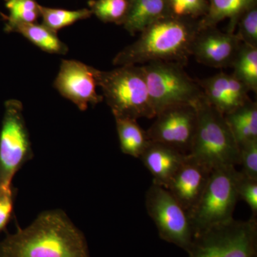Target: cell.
Instances as JSON below:
<instances>
[{
    "label": "cell",
    "instance_id": "6da1fadb",
    "mask_svg": "<svg viewBox=\"0 0 257 257\" xmlns=\"http://www.w3.org/2000/svg\"><path fill=\"white\" fill-rule=\"evenodd\" d=\"M0 257H91L85 236L60 209L45 211L0 242Z\"/></svg>",
    "mask_w": 257,
    "mask_h": 257
},
{
    "label": "cell",
    "instance_id": "7a4b0ae2",
    "mask_svg": "<svg viewBox=\"0 0 257 257\" xmlns=\"http://www.w3.org/2000/svg\"><path fill=\"white\" fill-rule=\"evenodd\" d=\"M199 31V20L167 16L140 32L137 41L125 47L112 61L116 66L165 61L184 66Z\"/></svg>",
    "mask_w": 257,
    "mask_h": 257
},
{
    "label": "cell",
    "instance_id": "3957f363",
    "mask_svg": "<svg viewBox=\"0 0 257 257\" xmlns=\"http://www.w3.org/2000/svg\"><path fill=\"white\" fill-rule=\"evenodd\" d=\"M96 81L114 118L152 119V106L143 66H119L111 71L96 69Z\"/></svg>",
    "mask_w": 257,
    "mask_h": 257
},
{
    "label": "cell",
    "instance_id": "277c9868",
    "mask_svg": "<svg viewBox=\"0 0 257 257\" xmlns=\"http://www.w3.org/2000/svg\"><path fill=\"white\" fill-rule=\"evenodd\" d=\"M197 126L189 155L211 170L239 165V148L224 115L204 96L197 104Z\"/></svg>",
    "mask_w": 257,
    "mask_h": 257
},
{
    "label": "cell",
    "instance_id": "5b68a950",
    "mask_svg": "<svg viewBox=\"0 0 257 257\" xmlns=\"http://www.w3.org/2000/svg\"><path fill=\"white\" fill-rule=\"evenodd\" d=\"M189 257H257V221L231 220L196 235Z\"/></svg>",
    "mask_w": 257,
    "mask_h": 257
},
{
    "label": "cell",
    "instance_id": "8992f818",
    "mask_svg": "<svg viewBox=\"0 0 257 257\" xmlns=\"http://www.w3.org/2000/svg\"><path fill=\"white\" fill-rule=\"evenodd\" d=\"M238 171L234 166L214 169L202 197L189 212L194 236L233 219L236 203Z\"/></svg>",
    "mask_w": 257,
    "mask_h": 257
},
{
    "label": "cell",
    "instance_id": "52a82bcc",
    "mask_svg": "<svg viewBox=\"0 0 257 257\" xmlns=\"http://www.w3.org/2000/svg\"><path fill=\"white\" fill-rule=\"evenodd\" d=\"M143 67L156 115L172 106L196 105L204 96L197 81L189 77L182 64L154 61Z\"/></svg>",
    "mask_w": 257,
    "mask_h": 257
},
{
    "label": "cell",
    "instance_id": "ba28073f",
    "mask_svg": "<svg viewBox=\"0 0 257 257\" xmlns=\"http://www.w3.org/2000/svg\"><path fill=\"white\" fill-rule=\"evenodd\" d=\"M34 157L21 101H5L0 130V188L13 185L17 172Z\"/></svg>",
    "mask_w": 257,
    "mask_h": 257
},
{
    "label": "cell",
    "instance_id": "9c48e42d",
    "mask_svg": "<svg viewBox=\"0 0 257 257\" xmlns=\"http://www.w3.org/2000/svg\"><path fill=\"white\" fill-rule=\"evenodd\" d=\"M145 205L161 239L187 252L194 239V231L188 212L170 191L152 183L146 193Z\"/></svg>",
    "mask_w": 257,
    "mask_h": 257
},
{
    "label": "cell",
    "instance_id": "30bf717a",
    "mask_svg": "<svg viewBox=\"0 0 257 257\" xmlns=\"http://www.w3.org/2000/svg\"><path fill=\"white\" fill-rule=\"evenodd\" d=\"M147 133L152 142L164 144L189 155L197 126L195 105L179 104L166 108L156 115Z\"/></svg>",
    "mask_w": 257,
    "mask_h": 257
},
{
    "label": "cell",
    "instance_id": "8fae6325",
    "mask_svg": "<svg viewBox=\"0 0 257 257\" xmlns=\"http://www.w3.org/2000/svg\"><path fill=\"white\" fill-rule=\"evenodd\" d=\"M96 69L79 61L62 60L54 87L79 110L85 111L89 104L95 106L104 99L96 92Z\"/></svg>",
    "mask_w": 257,
    "mask_h": 257
},
{
    "label": "cell",
    "instance_id": "7c38bea8",
    "mask_svg": "<svg viewBox=\"0 0 257 257\" xmlns=\"http://www.w3.org/2000/svg\"><path fill=\"white\" fill-rule=\"evenodd\" d=\"M241 42L236 33L216 27L199 30L191 46V55L199 63L214 68L231 67Z\"/></svg>",
    "mask_w": 257,
    "mask_h": 257
},
{
    "label": "cell",
    "instance_id": "4fadbf2b",
    "mask_svg": "<svg viewBox=\"0 0 257 257\" xmlns=\"http://www.w3.org/2000/svg\"><path fill=\"white\" fill-rule=\"evenodd\" d=\"M211 172L208 166L187 155L171 181L167 189L188 214L202 197Z\"/></svg>",
    "mask_w": 257,
    "mask_h": 257
},
{
    "label": "cell",
    "instance_id": "5bb4252c",
    "mask_svg": "<svg viewBox=\"0 0 257 257\" xmlns=\"http://www.w3.org/2000/svg\"><path fill=\"white\" fill-rule=\"evenodd\" d=\"M204 99L222 114H226L244 104L249 89L233 74L219 73L197 80Z\"/></svg>",
    "mask_w": 257,
    "mask_h": 257
},
{
    "label": "cell",
    "instance_id": "9a60e30c",
    "mask_svg": "<svg viewBox=\"0 0 257 257\" xmlns=\"http://www.w3.org/2000/svg\"><path fill=\"white\" fill-rule=\"evenodd\" d=\"M187 156L172 147L151 141L140 159L153 177V183L167 189Z\"/></svg>",
    "mask_w": 257,
    "mask_h": 257
},
{
    "label": "cell",
    "instance_id": "2e32d148",
    "mask_svg": "<svg viewBox=\"0 0 257 257\" xmlns=\"http://www.w3.org/2000/svg\"><path fill=\"white\" fill-rule=\"evenodd\" d=\"M123 27L131 35L140 33L160 19L170 16L167 0H128Z\"/></svg>",
    "mask_w": 257,
    "mask_h": 257
},
{
    "label": "cell",
    "instance_id": "e0dca14e",
    "mask_svg": "<svg viewBox=\"0 0 257 257\" xmlns=\"http://www.w3.org/2000/svg\"><path fill=\"white\" fill-rule=\"evenodd\" d=\"M209 8L205 16L199 20V30L216 27L219 23L229 19L228 32L234 33L238 20L241 15L257 5V0H208Z\"/></svg>",
    "mask_w": 257,
    "mask_h": 257
},
{
    "label": "cell",
    "instance_id": "ac0fdd59",
    "mask_svg": "<svg viewBox=\"0 0 257 257\" xmlns=\"http://www.w3.org/2000/svg\"><path fill=\"white\" fill-rule=\"evenodd\" d=\"M224 117L239 148L257 140V104L251 99Z\"/></svg>",
    "mask_w": 257,
    "mask_h": 257
},
{
    "label": "cell",
    "instance_id": "d6986e66",
    "mask_svg": "<svg viewBox=\"0 0 257 257\" xmlns=\"http://www.w3.org/2000/svg\"><path fill=\"white\" fill-rule=\"evenodd\" d=\"M7 33L17 32L29 41L48 53L64 55L68 47L57 37V32L52 31L42 24L23 23L5 28Z\"/></svg>",
    "mask_w": 257,
    "mask_h": 257
},
{
    "label": "cell",
    "instance_id": "ffe728a7",
    "mask_svg": "<svg viewBox=\"0 0 257 257\" xmlns=\"http://www.w3.org/2000/svg\"><path fill=\"white\" fill-rule=\"evenodd\" d=\"M120 148L125 155L140 158L151 140L136 119L115 118Z\"/></svg>",
    "mask_w": 257,
    "mask_h": 257
},
{
    "label": "cell",
    "instance_id": "44dd1931",
    "mask_svg": "<svg viewBox=\"0 0 257 257\" xmlns=\"http://www.w3.org/2000/svg\"><path fill=\"white\" fill-rule=\"evenodd\" d=\"M231 67L233 74L252 91L257 92V47L241 43Z\"/></svg>",
    "mask_w": 257,
    "mask_h": 257
},
{
    "label": "cell",
    "instance_id": "7402d4cb",
    "mask_svg": "<svg viewBox=\"0 0 257 257\" xmlns=\"http://www.w3.org/2000/svg\"><path fill=\"white\" fill-rule=\"evenodd\" d=\"M40 17L42 25L57 32L66 27L73 25L80 20H86L92 15L90 10H67L46 8L40 5Z\"/></svg>",
    "mask_w": 257,
    "mask_h": 257
},
{
    "label": "cell",
    "instance_id": "603a6c76",
    "mask_svg": "<svg viewBox=\"0 0 257 257\" xmlns=\"http://www.w3.org/2000/svg\"><path fill=\"white\" fill-rule=\"evenodd\" d=\"M9 10L7 16L1 13L5 22V28L23 23H37L40 17V5L37 0H4Z\"/></svg>",
    "mask_w": 257,
    "mask_h": 257
},
{
    "label": "cell",
    "instance_id": "cb8c5ba5",
    "mask_svg": "<svg viewBox=\"0 0 257 257\" xmlns=\"http://www.w3.org/2000/svg\"><path fill=\"white\" fill-rule=\"evenodd\" d=\"M92 15L104 23L121 25L127 13L128 0H90L88 3Z\"/></svg>",
    "mask_w": 257,
    "mask_h": 257
},
{
    "label": "cell",
    "instance_id": "d4e9b609",
    "mask_svg": "<svg viewBox=\"0 0 257 257\" xmlns=\"http://www.w3.org/2000/svg\"><path fill=\"white\" fill-rule=\"evenodd\" d=\"M170 16L199 20L209 8L208 0H167Z\"/></svg>",
    "mask_w": 257,
    "mask_h": 257
},
{
    "label": "cell",
    "instance_id": "484cf974",
    "mask_svg": "<svg viewBox=\"0 0 257 257\" xmlns=\"http://www.w3.org/2000/svg\"><path fill=\"white\" fill-rule=\"evenodd\" d=\"M236 35L240 41L257 47V5L246 10L238 20Z\"/></svg>",
    "mask_w": 257,
    "mask_h": 257
},
{
    "label": "cell",
    "instance_id": "4316f807",
    "mask_svg": "<svg viewBox=\"0 0 257 257\" xmlns=\"http://www.w3.org/2000/svg\"><path fill=\"white\" fill-rule=\"evenodd\" d=\"M236 192L239 200L244 201L251 209L252 216L257 215V179L250 178L238 172Z\"/></svg>",
    "mask_w": 257,
    "mask_h": 257
},
{
    "label": "cell",
    "instance_id": "83f0119b",
    "mask_svg": "<svg viewBox=\"0 0 257 257\" xmlns=\"http://www.w3.org/2000/svg\"><path fill=\"white\" fill-rule=\"evenodd\" d=\"M239 165L243 175L257 179V140L239 147Z\"/></svg>",
    "mask_w": 257,
    "mask_h": 257
},
{
    "label": "cell",
    "instance_id": "f1b7e54d",
    "mask_svg": "<svg viewBox=\"0 0 257 257\" xmlns=\"http://www.w3.org/2000/svg\"><path fill=\"white\" fill-rule=\"evenodd\" d=\"M17 189L12 185L0 188V233L5 231L14 213V204Z\"/></svg>",
    "mask_w": 257,
    "mask_h": 257
}]
</instances>
